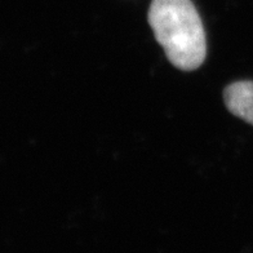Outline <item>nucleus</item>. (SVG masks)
<instances>
[{
	"label": "nucleus",
	"instance_id": "1",
	"mask_svg": "<svg viewBox=\"0 0 253 253\" xmlns=\"http://www.w3.org/2000/svg\"><path fill=\"white\" fill-rule=\"evenodd\" d=\"M147 21L173 66L193 71L204 62L206 33L191 0H153Z\"/></svg>",
	"mask_w": 253,
	"mask_h": 253
},
{
	"label": "nucleus",
	"instance_id": "2",
	"mask_svg": "<svg viewBox=\"0 0 253 253\" xmlns=\"http://www.w3.org/2000/svg\"><path fill=\"white\" fill-rule=\"evenodd\" d=\"M227 110L253 126V82H237L223 90Z\"/></svg>",
	"mask_w": 253,
	"mask_h": 253
}]
</instances>
